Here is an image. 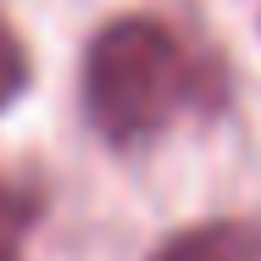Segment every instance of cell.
Masks as SVG:
<instances>
[{
  "label": "cell",
  "instance_id": "4",
  "mask_svg": "<svg viewBox=\"0 0 261 261\" xmlns=\"http://www.w3.org/2000/svg\"><path fill=\"white\" fill-rule=\"evenodd\" d=\"M28 89V50H22V39L11 34V22L0 17V111L17 100Z\"/></svg>",
  "mask_w": 261,
  "mask_h": 261
},
{
  "label": "cell",
  "instance_id": "3",
  "mask_svg": "<svg viewBox=\"0 0 261 261\" xmlns=\"http://www.w3.org/2000/svg\"><path fill=\"white\" fill-rule=\"evenodd\" d=\"M39 217V195L17 189V184H0V261H17L22 256V239Z\"/></svg>",
  "mask_w": 261,
  "mask_h": 261
},
{
  "label": "cell",
  "instance_id": "1",
  "mask_svg": "<svg viewBox=\"0 0 261 261\" xmlns=\"http://www.w3.org/2000/svg\"><path fill=\"white\" fill-rule=\"evenodd\" d=\"M200 100V61L161 17H117L84 50V111L111 145H145Z\"/></svg>",
  "mask_w": 261,
  "mask_h": 261
},
{
  "label": "cell",
  "instance_id": "2",
  "mask_svg": "<svg viewBox=\"0 0 261 261\" xmlns=\"http://www.w3.org/2000/svg\"><path fill=\"white\" fill-rule=\"evenodd\" d=\"M150 261H261V222L217 217V222L178 228Z\"/></svg>",
  "mask_w": 261,
  "mask_h": 261
}]
</instances>
